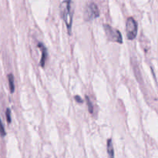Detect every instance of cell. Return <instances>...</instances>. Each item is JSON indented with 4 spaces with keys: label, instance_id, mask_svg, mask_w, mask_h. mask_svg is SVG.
<instances>
[{
    "label": "cell",
    "instance_id": "obj_7",
    "mask_svg": "<svg viewBox=\"0 0 158 158\" xmlns=\"http://www.w3.org/2000/svg\"><path fill=\"white\" fill-rule=\"evenodd\" d=\"M8 80H9L10 92L12 94V93H14V90H15V86H14V77L12 74L10 73L8 75Z\"/></svg>",
    "mask_w": 158,
    "mask_h": 158
},
{
    "label": "cell",
    "instance_id": "obj_3",
    "mask_svg": "<svg viewBox=\"0 0 158 158\" xmlns=\"http://www.w3.org/2000/svg\"><path fill=\"white\" fill-rule=\"evenodd\" d=\"M126 32L128 40H133L136 38L137 34V24L133 17H129L127 19Z\"/></svg>",
    "mask_w": 158,
    "mask_h": 158
},
{
    "label": "cell",
    "instance_id": "obj_8",
    "mask_svg": "<svg viewBox=\"0 0 158 158\" xmlns=\"http://www.w3.org/2000/svg\"><path fill=\"white\" fill-rule=\"evenodd\" d=\"M86 103H87V106H88V109H89V114H93V112H94V107H93V105L92 103H91L90 100H89V97H86Z\"/></svg>",
    "mask_w": 158,
    "mask_h": 158
},
{
    "label": "cell",
    "instance_id": "obj_9",
    "mask_svg": "<svg viewBox=\"0 0 158 158\" xmlns=\"http://www.w3.org/2000/svg\"><path fill=\"white\" fill-rule=\"evenodd\" d=\"M0 135L2 137H5L6 136V131H5L4 126H3L2 123L1 119H0Z\"/></svg>",
    "mask_w": 158,
    "mask_h": 158
},
{
    "label": "cell",
    "instance_id": "obj_5",
    "mask_svg": "<svg viewBox=\"0 0 158 158\" xmlns=\"http://www.w3.org/2000/svg\"><path fill=\"white\" fill-rule=\"evenodd\" d=\"M38 46L40 48V49H41L42 51V57H41V60H40V66H41L42 67H44L45 63H46V58H47V53H48L47 49H46V48L45 47L44 45L41 43H39Z\"/></svg>",
    "mask_w": 158,
    "mask_h": 158
},
{
    "label": "cell",
    "instance_id": "obj_10",
    "mask_svg": "<svg viewBox=\"0 0 158 158\" xmlns=\"http://www.w3.org/2000/svg\"><path fill=\"white\" fill-rule=\"evenodd\" d=\"M6 119H7V122L9 123H11V111L9 108L6 110Z\"/></svg>",
    "mask_w": 158,
    "mask_h": 158
},
{
    "label": "cell",
    "instance_id": "obj_6",
    "mask_svg": "<svg viewBox=\"0 0 158 158\" xmlns=\"http://www.w3.org/2000/svg\"><path fill=\"white\" fill-rule=\"evenodd\" d=\"M107 152L108 154H109L110 158H114V147H113L112 140L111 139H108L107 140Z\"/></svg>",
    "mask_w": 158,
    "mask_h": 158
},
{
    "label": "cell",
    "instance_id": "obj_1",
    "mask_svg": "<svg viewBox=\"0 0 158 158\" xmlns=\"http://www.w3.org/2000/svg\"><path fill=\"white\" fill-rule=\"evenodd\" d=\"M60 14L63 21L66 23L69 33L70 34L73 24V16L71 12V0H65L60 4Z\"/></svg>",
    "mask_w": 158,
    "mask_h": 158
},
{
    "label": "cell",
    "instance_id": "obj_4",
    "mask_svg": "<svg viewBox=\"0 0 158 158\" xmlns=\"http://www.w3.org/2000/svg\"><path fill=\"white\" fill-rule=\"evenodd\" d=\"M99 15H100L99 9L95 3H90L86 6L84 12V19L86 21H91L99 17Z\"/></svg>",
    "mask_w": 158,
    "mask_h": 158
},
{
    "label": "cell",
    "instance_id": "obj_11",
    "mask_svg": "<svg viewBox=\"0 0 158 158\" xmlns=\"http://www.w3.org/2000/svg\"><path fill=\"white\" fill-rule=\"evenodd\" d=\"M75 100L76 101L78 102V103H82L83 102V100H82V99L80 98V97H79V96H75Z\"/></svg>",
    "mask_w": 158,
    "mask_h": 158
},
{
    "label": "cell",
    "instance_id": "obj_2",
    "mask_svg": "<svg viewBox=\"0 0 158 158\" xmlns=\"http://www.w3.org/2000/svg\"><path fill=\"white\" fill-rule=\"evenodd\" d=\"M103 28H104L105 33L108 40L114 42V43H120V44L123 43V38L118 29H114V27L107 24L103 25Z\"/></svg>",
    "mask_w": 158,
    "mask_h": 158
}]
</instances>
